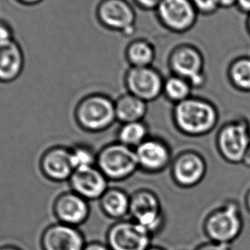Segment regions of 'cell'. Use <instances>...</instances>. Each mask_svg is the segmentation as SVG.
Listing matches in <instances>:
<instances>
[{
  "instance_id": "74e56055",
  "label": "cell",
  "mask_w": 250,
  "mask_h": 250,
  "mask_svg": "<svg viewBox=\"0 0 250 250\" xmlns=\"http://www.w3.org/2000/svg\"><path fill=\"white\" fill-rule=\"evenodd\" d=\"M0 250H21L18 249V248H16V247L12 246H5L3 247V248H1Z\"/></svg>"
},
{
  "instance_id": "5b68a950",
  "label": "cell",
  "mask_w": 250,
  "mask_h": 250,
  "mask_svg": "<svg viewBox=\"0 0 250 250\" xmlns=\"http://www.w3.org/2000/svg\"><path fill=\"white\" fill-rule=\"evenodd\" d=\"M75 117L83 129L90 132L104 131L117 121L115 101L106 94H89L77 104Z\"/></svg>"
},
{
  "instance_id": "ba28073f",
  "label": "cell",
  "mask_w": 250,
  "mask_h": 250,
  "mask_svg": "<svg viewBox=\"0 0 250 250\" xmlns=\"http://www.w3.org/2000/svg\"><path fill=\"white\" fill-rule=\"evenodd\" d=\"M98 21L104 28L125 37L136 31V12L127 0H101L96 8Z\"/></svg>"
},
{
  "instance_id": "44dd1931",
  "label": "cell",
  "mask_w": 250,
  "mask_h": 250,
  "mask_svg": "<svg viewBox=\"0 0 250 250\" xmlns=\"http://www.w3.org/2000/svg\"><path fill=\"white\" fill-rule=\"evenodd\" d=\"M125 55L129 67L153 66L156 49L146 39H135L126 46Z\"/></svg>"
},
{
  "instance_id": "836d02e7",
  "label": "cell",
  "mask_w": 250,
  "mask_h": 250,
  "mask_svg": "<svg viewBox=\"0 0 250 250\" xmlns=\"http://www.w3.org/2000/svg\"><path fill=\"white\" fill-rule=\"evenodd\" d=\"M243 164L244 167H246L247 168H250V146L248 150H247L245 155L243 157Z\"/></svg>"
},
{
  "instance_id": "4316f807",
  "label": "cell",
  "mask_w": 250,
  "mask_h": 250,
  "mask_svg": "<svg viewBox=\"0 0 250 250\" xmlns=\"http://www.w3.org/2000/svg\"><path fill=\"white\" fill-rule=\"evenodd\" d=\"M15 41L14 29L9 22L0 19V46L9 45Z\"/></svg>"
},
{
  "instance_id": "2e32d148",
  "label": "cell",
  "mask_w": 250,
  "mask_h": 250,
  "mask_svg": "<svg viewBox=\"0 0 250 250\" xmlns=\"http://www.w3.org/2000/svg\"><path fill=\"white\" fill-rule=\"evenodd\" d=\"M53 211L59 222L77 226L85 222L89 215L87 201L75 192H66L56 199Z\"/></svg>"
},
{
  "instance_id": "f546056e",
  "label": "cell",
  "mask_w": 250,
  "mask_h": 250,
  "mask_svg": "<svg viewBox=\"0 0 250 250\" xmlns=\"http://www.w3.org/2000/svg\"><path fill=\"white\" fill-rule=\"evenodd\" d=\"M83 250H111L106 243L101 242H92L86 243Z\"/></svg>"
},
{
  "instance_id": "d4e9b609",
  "label": "cell",
  "mask_w": 250,
  "mask_h": 250,
  "mask_svg": "<svg viewBox=\"0 0 250 250\" xmlns=\"http://www.w3.org/2000/svg\"><path fill=\"white\" fill-rule=\"evenodd\" d=\"M70 160L74 170L95 167L97 154L92 147L85 144H77L70 148Z\"/></svg>"
},
{
  "instance_id": "83f0119b",
  "label": "cell",
  "mask_w": 250,
  "mask_h": 250,
  "mask_svg": "<svg viewBox=\"0 0 250 250\" xmlns=\"http://www.w3.org/2000/svg\"><path fill=\"white\" fill-rule=\"evenodd\" d=\"M194 250H232L231 245L225 243H216L212 241H207L204 243H200L195 247Z\"/></svg>"
},
{
  "instance_id": "e575fe53",
  "label": "cell",
  "mask_w": 250,
  "mask_h": 250,
  "mask_svg": "<svg viewBox=\"0 0 250 250\" xmlns=\"http://www.w3.org/2000/svg\"><path fill=\"white\" fill-rule=\"evenodd\" d=\"M244 206L247 211L250 213V188L248 189L244 196Z\"/></svg>"
},
{
  "instance_id": "9c48e42d",
  "label": "cell",
  "mask_w": 250,
  "mask_h": 250,
  "mask_svg": "<svg viewBox=\"0 0 250 250\" xmlns=\"http://www.w3.org/2000/svg\"><path fill=\"white\" fill-rule=\"evenodd\" d=\"M170 172L177 187L192 188L204 180L208 172V164L204 156L197 151L184 150L174 157Z\"/></svg>"
},
{
  "instance_id": "6da1fadb",
  "label": "cell",
  "mask_w": 250,
  "mask_h": 250,
  "mask_svg": "<svg viewBox=\"0 0 250 250\" xmlns=\"http://www.w3.org/2000/svg\"><path fill=\"white\" fill-rule=\"evenodd\" d=\"M171 119L184 136L202 137L212 132L219 123V112L212 101L193 96L174 104Z\"/></svg>"
},
{
  "instance_id": "7a4b0ae2",
  "label": "cell",
  "mask_w": 250,
  "mask_h": 250,
  "mask_svg": "<svg viewBox=\"0 0 250 250\" xmlns=\"http://www.w3.org/2000/svg\"><path fill=\"white\" fill-rule=\"evenodd\" d=\"M244 228L239 202L228 200L206 215L202 230L208 241L231 245L241 236Z\"/></svg>"
},
{
  "instance_id": "8992f818",
  "label": "cell",
  "mask_w": 250,
  "mask_h": 250,
  "mask_svg": "<svg viewBox=\"0 0 250 250\" xmlns=\"http://www.w3.org/2000/svg\"><path fill=\"white\" fill-rule=\"evenodd\" d=\"M170 73L187 79L194 89L205 86L208 77L205 70V58L195 45L182 43L175 46L168 57Z\"/></svg>"
},
{
  "instance_id": "277c9868",
  "label": "cell",
  "mask_w": 250,
  "mask_h": 250,
  "mask_svg": "<svg viewBox=\"0 0 250 250\" xmlns=\"http://www.w3.org/2000/svg\"><path fill=\"white\" fill-rule=\"evenodd\" d=\"M216 149L226 162L243 163L250 146V121L245 117L234 118L219 128L215 137Z\"/></svg>"
},
{
  "instance_id": "d6a6232c",
  "label": "cell",
  "mask_w": 250,
  "mask_h": 250,
  "mask_svg": "<svg viewBox=\"0 0 250 250\" xmlns=\"http://www.w3.org/2000/svg\"><path fill=\"white\" fill-rule=\"evenodd\" d=\"M16 1H18L19 4H22V5L34 6V5L41 4L42 1H44V0H16Z\"/></svg>"
},
{
  "instance_id": "52a82bcc",
  "label": "cell",
  "mask_w": 250,
  "mask_h": 250,
  "mask_svg": "<svg viewBox=\"0 0 250 250\" xmlns=\"http://www.w3.org/2000/svg\"><path fill=\"white\" fill-rule=\"evenodd\" d=\"M96 167L108 180L121 182L139 170L135 149L118 142L104 146L97 154Z\"/></svg>"
},
{
  "instance_id": "7402d4cb",
  "label": "cell",
  "mask_w": 250,
  "mask_h": 250,
  "mask_svg": "<svg viewBox=\"0 0 250 250\" xmlns=\"http://www.w3.org/2000/svg\"><path fill=\"white\" fill-rule=\"evenodd\" d=\"M227 78L236 90L250 93V57L241 56L233 59L227 68Z\"/></svg>"
},
{
  "instance_id": "1f68e13d",
  "label": "cell",
  "mask_w": 250,
  "mask_h": 250,
  "mask_svg": "<svg viewBox=\"0 0 250 250\" xmlns=\"http://www.w3.org/2000/svg\"><path fill=\"white\" fill-rule=\"evenodd\" d=\"M220 8L229 9L236 6V0H219Z\"/></svg>"
},
{
  "instance_id": "30bf717a",
  "label": "cell",
  "mask_w": 250,
  "mask_h": 250,
  "mask_svg": "<svg viewBox=\"0 0 250 250\" xmlns=\"http://www.w3.org/2000/svg\"><path fill=\"white\" fill-rule=\"evenodd\" d=\"M155 13L160 24L174 34L190 31L199 16L191 0H162Z\"/></svg>"
},
{
  "instance_id": "cb8c5ba5",
  "label": "cell",
  "mask_w": 250,
  "mask_h": 250,
  "mask_svg": "<svg viewBox=\"0 0 250 250\" xmlns=\"http://www.w3.org/2000/svg\"><path fill=\"white\" fill-rule=\"evenodd\" d=\"M193 90L194 88L187 79L171 74L165 78L162 95L170 103L176 104L191 97Z\"/></svg>"
},
{
  "instance_id": "8d00e7d4",
  "label": "cell",
  "mask_w": 250,
  "mask_h": 250,
  "mask_svg": "<svg viewBox=\"0 0 250 250\" xmlns=\"http://www.w3.org/2000/svg\"><path fill=\"white\" fill-rule=\"evenodd\" d=\"M246 28L247 31H248V33H249L250 35V15H249V16H248V18H247Z\"/></svg>"
},
{
  "instance_id": "3957f363",
  "label": "cell",
  "mask_w": 250,
  "mask_h": 250,
  "mask_svg": "<svg viewBox=\"0 0 250 250\" xmlns=\"http://www.w3.org/2000/svg\"><path fill=\"white\" fill-rule=\"evenodd\" d=\"M129 217L153 237L167 225V214L159 195L146 188H138L130 195Z\"/></svg>"
},
{
  "instance_id": "ac0fdd59",
  "label": "cell",
  "mask_w": 250,
  "mask_h": 250,
  "mask_svg": "<svg viewBox=\"0 0 250 250\" xmlns=\"http://www.w3.org/2000/svg\"><path fill=\"white\" fill-rule=\"evenodd\" d=\"M24 52L17 41L0 46V83H9L17 80L23 71Z\"/></svg>"
},
{
  "instance_id": "5bb4252c",
  "label": "cell",
  "mask_w": 250,
  "mask_h": 250,
  "mask_svg": "<svg viewBox=\"0 0 250 250\" xmlns=\"http://www.w3.org/2000/svg\"><path fill=\"white\" fill-rule=\"evenodd\" d=\"M85 245L80 230L76 226L62 223L49 226L42 235L43 250H83Z\"/></svg>"
},
{
  "instance_id": "7c38bea8",
  "label": "cell",
  "mask_w": 250,
  "mask_h": 250,
  "mask_svg": "<svg viewBox=\"0 0 250 250\" xmlns=\"http://www.w3.org/2000/svg\"><path fill=\"white\" fill-rule=\"evenodd\" d=\"M152 240L153 236L131 219L118 220L106 234V244L111 250H146Z\"/></svg>"
},
{
  "instance_id": "484cf974",
  "label": "cell",
  "mask_w": 250,
  "mask_h": 250,
  "mask_svg": "<svg viewBox=\"0 0 250 250\" xmlns=\"http://www.w3.org/2000/svg\"><path fill=\"white\" fill-rule=\"evenodd\" d=\"M191 2L199 15L210 16L220 9L219 0H191Z\"/></svg>"
},
{
  "instance_id": "e0dca14e",
  "label": "cell",
  "mask_w": 250,
  "mask_h": 250,
  "mask_svg": "<svg viewBox=\"0 0 250 250\" xmlns=\"http://www.w3.org/2000/svg\"><path fill=\"white\" fill-rule=\"evenodd\" d=\"M41 168L45 177L55 182L70 179L74 172L70 148L54 146L47 150L41 160Z\"/></svg>"
},
{
  "instance_id": "d590c367",
  "label": "cell",
  "mask_w": 250,
  "mask_h": 250,
  "mask_svg": "<svg viewBox=\"0 0 250 250\" xmlns=\"http://www.w3.org/2000/svg\"><path fill=\"white\" fill-rule=\"evenodd\" d=\"M146 250H167L165 249V248H163V247H160V246H153V245H151V246L147 249Z\"/></svg>"
},
{
  "instance_id": "d6986e66",
  "label": "cell",
  "mask_w": 250,
  "mask_h": 250,
  "mask_svg": "<svg viewBox=\"0 0 250 250\" xmlns=\"http://www.w3.org/2000/svg\"><path fill=\"white\" fill-rule=\"evenodd\" d=\"M100 206L104 215L115 220L129 216L130 195L121 188H109L100 199Z\"/></svg>"
},
{
  "instance_id": "9a60e30c",
  "label": "cell",
  "mask_w": 250,
  "mask_h": 250,
  "mask_svg": "<svg viewBox=\"0 0 250 250\" xmlns=\"http://www.w3.org/2000/svg\"><path fill=\"white\" fill-rule=\"evenodd\" d=\"M69 180L73 192L87 201L100 200L109 188V180L97 167L75 170Z\"/></svg>"
},
{
  "instance_id": "603a6c76",
  "label": "cell",
  "mask_w": 250,
  "mask_h": 250,
  "mask_svg": "<svg viewBox=\"0 0 250 250\" xmlns=\"http://www.w3.org/2000/svg\"><path fill=\"white\" fill-rule=\"evenodd\" d=\"M149 136V127L146 122H131L121 124L117 132V142L136 149Z\"/></svg>"
},
{
  "instance_id": "4fadbf2b",
  "label": "cell",
  "mask_w": 250,
  "mask_h": 250,
  "mask_svg": "<svg viewBox=\"0 0 250 250\" xmlns=\"http://www.w3.org/2000/svg\"><path fill=\"white\" fill-rule=\"evenodd\" d=\"M139 170L146 174L163 172L170 167L173 157L170 145L166 140L150 136L136 149Z\"/></svg>"
},
{
  "instance_id": "f1b7e54d",
  "label": "cell",
  "mask_w": 250,
  "mask_h": 250,
  "mask_svg": "<svg viewBox=\"0 0 250 250\" xmlns=\"http://www.w3.org/2000/svg\"><path fill=\"white\" fill-rule=\"evenodd\" d=\"M162 0H133L136 6L143 11H156Z\"/></svg>"
},
{
  "instance_id": "4dcf8cb0",
  "label": "cell",
  "mask_w": 250,
  "mask_h": 250,
  "mask_svg": "<svg viewBox=\"0 0 250 250\" xmlns=\"http://www.w3.org/2000/svg\"><path fill=\"white\" fill-rule=\"evenodd\" d=\"M236 7L242 13L250 15V0H236Z\"/></svg>"
},
{
  "instance_id": "8fae6325",
  "label": "cell",
  "mask_w": 250,
  "mask_h": 250,
  "mask_svg": "<svg viewBox=\"0 0 250 250\" xmlns=\"http://www.w3.org/2000/svg\"><path fill=\"white\" fill-rule=\"evenodd\" d=\"M126 92L146 101H156L163 94L165 78L153 66L129 67L124 77Z\"/></svg>"
},
{
  "instance_id": "ffe728a7",
  "label": "cell",
  "mask_w": 250,
  "mask_h": 250,
  "mask_svg": "<svg viewBox=\"0 0 250 250\" xmlns=\"http://www.w3.org/2000/svg\"><path fill=\"white\" fill-rule=\"evenodd\" d=\"M148 103L126 92L115 100V112L117 121L121 124L144 121L147 114Z\"/></svg>"
}]
</instances>
